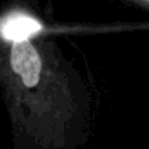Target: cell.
<instances>
[{"label":"cell","mask_w":149,"mask_h":149,"mask_svg":"<svg viewBox=\"0 0 149 149\" xmlns=\"http://www.w3.org/2000/svg\"><path fill=\"white\" fill-rule=\"evenodd\" d=\"M0 84L25 149H79L86 143L89 88L55 41H1Z\"/></svg>","instance_id":"6da1fadb"},{"label":"cell","mask_w":149,"mask_h":149,"mask_svg":"<svg viewBox=\"0 0 149 149\" xmlns=\"http://www.w3.org/2000/svg\"><path fill=\"white\" fill-rule=\"evenodd\" d=\"M42 30L41 22L33 15L22 10H13L0 20V39L5 42L36 38Z\"/></svg>","instance_id":"7a4b0ae2"},{"label":"cell","mask_w":149,"mask_h":149,"mask_svg":"<svg viewBox=\"0 0 149 149\" xmlns=\"http://www.w3.org/2000/svg\"><path fill=\"white\" fill-rule=\"evenodd\" d=\"M119 1L128 5V7L137 8V9H141L149 13V0H119Z\"/></svg>","instance_id":"3957f363"}]
</instances>
